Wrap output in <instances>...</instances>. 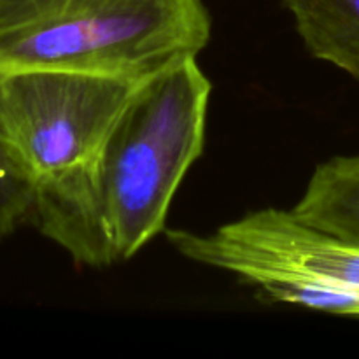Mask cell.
<instances>
[{"label":"cell","mask_w":359,"mask_h":359,"mask_svg":"<svg viewBox=\"0 0 359 359\" xmlns=\"http://www.w3.org/2000/svg\"><path fill=\"white\" fill-rule=\"evenodd\" d=\"M210 93L193 56L151 77L123 112L95 168L88 266L128 262L165 233L172 200L205 147Z\"/></svg>","instance_id":"obj_1"},{"label":"cell","mask_w":359,"mask_h":359,"mask_svg":"<svg viewBox=\"0 0 359 359\" xmlns=\"http://www.w3.org/2000/svg\"><path fill=\"white\" fill-rule=\"evenodd\" d=\"M210 35L203 0H0V74L74 70L144 79L198 58Z\"/></svg>","instance_id":"obj_2"},{"label":"cell","mask_w":359,"mask_h":359,"mask_svg":"<svg viewBox=\"0 0 359 359\" xmlns=\"http://www.w3.org/2000/svg\"><path fill=\"white\" fill-rule=\"evenodd\" d=\"M149 79L74 70L0 74V133L34 182L35 205L86 210L102 151Z\"/></svg>","instance_id":"obj_3"},{"label":"cell","mask_w":359,"mask_h":359,"mask_svg":"<svg viewBox=\"0 0 359 359\" xmlns=\"http://www.w3.org/2000/svg\"><path fill=\"white\" fill-rule=\"evenodd\" d=\"M189 262L224 270L277 304L359 318V248L298 219L262 209L210 233L165 230Z\"/></svg>","instance_id":"obj_4"},{"label":"cell","mask_w":359,"mask_h":359,"mask_svg":"<svg viewBox=\"0 0 359 359\" xmlns=\"http://www.w3.org/2000/svg\"><path fill=\"white\" fill-rule=\"evenodd\" d=\"M291 212L359 248V154L319 163Z\"/></svg>","instance_id":"obj_5"},{"label":"cell","mask_w":359,"mask_h":359,"mask_svg":"<svg viewBox=\"0 0 359 359\" xmlns=\"http://www.w3.org/2000/svg\"><path fill=\"white\" fill-rule=\"evenodd\" d=\"M312 56L359 79V0H284Z\"/></svg>","instance_id":"obj_6"},{"label":"cell","mask_w":359,"mask_h":359,"mask_svg":"<svg viewBox=\"0 0 359 359\" xmlns=\"http://www.w3.org/2000/svg\"><path fill=\"white\" fill-rule=\"evenodd\" d=\"M35 186L14 161L0 133V241L34 219Z\"/></svg>","instance_id":"obj_7"}]
</instances>
